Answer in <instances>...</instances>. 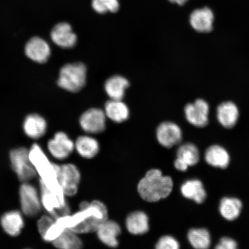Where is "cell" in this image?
<instances>
[{
	"label": "cell",
	"mask_w": 249,
	"mask_h": 249,
	"mask_svg": "<svg viewBox=\"0 0 249 249\" xmlns=\"http://www.w3.org/2000/svg\"><path fill=\"white\" fill-rule=\"evenodd\" d=\"M80 210L70 215L57 220L64 229L77 234L96 232L99 226L108 219V211L104 203L99 200L83 201L79 205Z\"/></svg>",
	"instance_id": "cell-1"
},
{
	"label": "cell",
	"mask_w": 249,
	"mask_h": 249,
	"mask_svg": "<svg viewBox=\"0 0 249 249\" xmlns=\"http://www.w3.org/2000/svg\"><path fill=\"white\" fill-rule=\"evenodd\" d=\"M174 183L169 176H164L160 170H149L138 185V192L143 200L156 202L166 198L173 191Z\"/></svg>",
	"instance_id": "cell-2"
},
{
	"label": "cell",
	"mask_w": 249,
	"mask_h": 249,
	"mask_svg": "<svg viewBox=\"0 0 249 249\" xmlns=\"http://www.w3.org/2000/svg\"><path fill=\"white\" fill-rule=\"evenodd\" d=\"M87 68L82 62L65 65L61 68L57 81L61 88L71 92H77L85 86Z\"/></svg>",
	"instance_id": "cell-3"
},
{
	"label": "cell",
	"mask_w": 249,
	"mask_h": 249,
	"mask_svg": "<svg viewBox=\"0 0 249 249\" xmlns=\"http://www.w3.org/2000/svg\"><path fill=\"white\" fill-rule=\"evenodd\" d=\"M9 160L12 170L21 182H31L38 176L29 158V149L15 148L9 152Z\"/></svg>",
	"instance_id": "cell-4"
},
{
	"label": "cell",
	"mask_w": 249,
	"mask_h": 249,
	"mask_svg": "<svg viewBox=\"0 0 249 249\" xmlns=\"http://www.w3.org/2000/svg\"><path fill=\"white\" fill-rule=\"evenodd\" d=\"M20 211L26 217L38 216L43 209L39 190L30 182H21L18 189Z\"/></svg>",
	"instance_id": "cell-5"
},
{
	"label": "cell",
	"mask_w": 249,
	"mask_h": 249,
	"mask_svg": "<svg viewBox=\"0 0 249 249\" xmlns=\"http://www.w3.org/2000/svg\"><path fill=\"white\" fill-rule=\"evenodd\" d=\"M29 158L40 179L45 182L57 181L58 164L51 162L40 145L34 143L31 145Z\"/></svg>",
	"instance_id": "cell-6"
},
{
	"label": "cell",
	"mask_w": 249,
	"mask_h": 249,
	"mask_svg": "<svg viewBox=\"0 0 249 249\" xmlns=\"http://www.w3.org/2000/svg\"><path fill=\"white\" fill-rule=\"evenodd\" d=\"M57 180L62 194L65 197H73L77 194L81 180L80 170L75 164H59Z\"/></svg>",
	"instance_id": "cell-7"
},
{
	"label": "cell",
	"mask_w": 249,
	"mask_h": 249,
	"mask_svg": "<svg viewBox=\"0 0 249 249\" xmlns=\"http://www.w3.org/2000/svg\"><path fill=\"white\" fill-rule=\"evenodd\" d=\"M47 150L50 155L58 161L67 160L74 149V142L66 133L58 132L47 142Z\"/></svg>",
	"instance_id": "cell-8"
},
{
	"label": "cell",
	"mask_w": 249,
	"mask_h": 249,
	"mask_svg": "<svg viewBox=\"0 0 249 249\" xmlns=\"http://www.w3.org/2000/svg\"><path fill=\"white\" fill-rule=\"evenodd\" d=\"M107 116L104 110L98 108L89 109L81 116L79 123L86 133L90 135L101 133L106 129Z\"/></svg>",
	"instance_id": "cell-9"
},
{
	"label": "cell",
	"mask_w": 249,
	"mask_h": 249,
	"mask_svg": "<svg viewBox=\"0 0 249 249\" xmlns=\"http://www.w3.org/2000/svg\"><path fill=\"white\" fill-rule=\"evenodd\" d=\"M184 110L186 120L192 125L198 127L207 125L210 106L204 99H197L194 103L186 105Z\"/></svg>",
	"instance_id": "cell-10"
},
{
	"label": "cell",
	"mask_w": 249,
	"mask_h": 249,
	"mask_svg": "<svg viewBox=\"0 0 249 249\" xmlns=\"http://www.w3.org/2000/svg\"><path fill=\"white\" fill-rule=\"evenodd\" d=\"M157 138L162 147L171 148L182 141V132L176 123L166 121L161 123L157 129Z\"/></svg>",
	"instance_id": "cell-11"
},
{
	"label": "cell",
	"mask_w": 249,
	"mask_h": 249,
	"mask_svg": "<svg viewBox=\"0 0 249 249\" xmlns=\"http://www.w3.org/2000/svg\"><path fill=\"white\" fill-rule=\"evenodd\" d=\"M24 217L19 210L6 212L0 217V226L6 234L12 238L18 237L24 228Z\"/></svg>",
	"instance_id": "cell-12"
},
{
	"label": "cell",
	"mask_w": 249,
	"mask_h": 249,
	"mask_svg": "<svg viewBox=\"0 0 249 249\" xmlns=\"http://www.w3.org/2000/svg\"><path fill=\"white\" fill-rule=\"evenodd\" d=\"M214 17L210 8L196 9L190 16L189 21L192 27L197 32L210 33L213 30Z\"/></svg>",
	"instance_id": "cell-13"
},
{
	"label": "cell",
	"mask_w": 249,
	"mask_h": 249,
	"mask_svg": "<svg viewBox=\"0 0 249 249\" xmlns=\"http://www.w3.org/2000/svg\"><path fill=\"white\" fill-rule=\"evenodd\" d=\"M51 50L48 43L39 37H33L25 46V53L31 60L45 63L51 55Z\"/></svg>",
	"instance_id": "cell-14"
},
{
	"label": "cell",
	"mask_w": 249,
	"mask_h": 249,
	"mask_svg": "<svg viewBox=\"0 0 249 249\" xmlns=\"http://www.w3.org/2000/svg\"><path fill=\"white\" fill-rule=\"evenodd\" d=\"M96 232L99 240L107 247L115 248L119 245L118 237L121 234V228L116 221L106 220L99 226Z\"/></svg>",
	"instance_id": "cell-15"
},
{
	"label": "cell",
	"mask_w": 249,
	"mask_h": 249,
	"mask_svg": "<svg viewBox=\"0 0 249 249\" xmlns=\"http://www.w3.org/2000/svg\"><path fill=\"white\" fill-rule=\"evenodd\" d=\"M51 38L56 45L64 49H70L75 46L77 36L70 24L60 23L52 30Z\"/></svg>",
	"instance_id": "cell-16"
},
{
	"label": "cell",
	"mask_w": 249,
	"mask_h": 249,
	"mask_svg": "<svg viewBox=\"0 0 249 249\" xmlns=\"http://www.w3.org/2000/svg\"><path fill=\"white\" fill-rule=\"evenodd\" d=\"M23 128L27 138L38 140L45 135L48 129V124L45 118L40 115L31 114L25 118Z\"/></svg>",
	"instance_id": "cell-17"
},
{
	"label": "cell",
	"mask_w": 249,
	"mask_h": 249,
	"mask_svg": "<svg viewBox=\"0 0 249 249\" xmlns=\"http://www.w3.org/2000/svg\"><path fill=\"white\" fill-rule=\"evenodd\" d=\"M37 229L43 241L51 243L64 229L53 217L47 213L39 217Z\"/></svg>",
	"instance_id": "cell-18"
},
{
	"label": "cell",
	"mask_w": 249,
	"mask_h": 249,
	"mask_svg": "<svg viewBox=\"0 0 249 249\" xmlns=\"http://www.w3.org/2000/svg\"><path fill=\"white\" fill-rule=\"evenodd\" d=\"M216 116L221 125L225 128H232L239 120L238 107L233 102H224L218 106Z\"/></svg>",
	"instance_id": "cell-19"
},
{
	"label": "cell",
	"mask_w": 249,
	"mask_h": 249,
	"mask_svg": "<svg viewBox=\"0 0 249 249\" xmlns=\"http://www.w3.org/2000/svg\"><path fill=\"white\" fill-rule=\"evenodd\" d=\"M125 225L127 231L134 235H144L149 230V217L144 212L136 211L127 216Z\"/></svg>",
	"instance_id": "cell-20"
},
{
	"label": "cell",
	"mask_w": 249,
	"mask_h": 249,
	"mask_svg": "<svg viewBox=\"0 0 249 249\" xmlns=\"http://www.w3.org/2000/svg\"><path fill=\"white\" fill-rule=\"evenodd\" d=\"M180 192L186 198L202 204L206 200L207 192L200 180L192 179L186 180L180 186Z\"/></svg>",
	"instance_id": "cell-21"
},
{
	"label": "cell",
	"mask_w": 249,
	"mask_h": 249,
	"mask_svg": "<svg viewBox=\"0 0 249 249\" xmlns=\"http://www.w3.org/2000/svg\"><path fill=\"white\" fill-rule=\"evenodd\" d=\"M74 149L81 157L91 160L98 154L100 146L97 140L89 135H83L76 140Z\"/></svg>",
	"instance_id": "cell-22"
},
{
	"label": "cell",
	"mask_w": 249,
	"mask_h": 249,
	"mask_svg": "<svg viewBox=\"0 0 249 249\" xmlns=\"http://www.w3.org/2000/svg\"><path fill=\"white\" fill-rule=\"evenodd\" d=\"M205 160L212 166L226 169L230 163V157L225 148L219 145H213L205 151Z\"/></svg>",
	"instance_id": "cell-23"
},
{
	"label": "cell",
	"mask_w": 249,
	"mask_h": 249,
	"mask_svg": "<svg viewBox=\"0 0 249 249\" xmlns=\"http://www.w3.org/2000/svg\"><path fill=\"white\" fill-rule=\"evenodd\" d=\"M104 111L107 117L116 123H123L129 117V109L122 100L110 99L106 103Z\"/></svg>",
	"instance_id": "cell-24"
},
{
	"label": "cell",
	"mask_w": 249,
	"mask_h": 249,
	"mask_svg": "<svg viewBox=\"0 0 249 249\" xmlns=\"http://www.w3.org/2000/svg\"><path fill=\"white\" fill-rule=\"evenodd\" d=\"M51 244L59 249H80L83 247V242L79 234L68 229L62 230Z\"/></svg>",
	"instance_id": "cell-25"
},
{
	"label": "cell",
	"mask_w": 249,
	"mask_h": 249,
	"mask_svg": "<svg viewBox=\"0 0 249 249\" xmlns=\"http://www.w3.org/2000/svg\"><path fill=\"white\" fill-rule=\"evenodd\" d=\"M129 86V82L122 76L115 75L107 80L105 84V89L110 99L122 100L125 90Z\"/></svg>",
	"instance_id": "cell-26"
},
{
	"label": "cell",
	"mask_w": 249,
	"mask_h": 249,
	"mask_svg": "<svg viewBox=\"0 0 249 249\" xmlns=\"http://www.w3.org/2000/svg\"><path fill=\"white\" fill-rule=\"evenodd\" d=\"M242 207V202L239 199L224 197L220 202L219 213L225 219L234 220L240 215Z\"/></svg>",
	"instance_id": "cell-27"
},
{
	"label": "cell",
	"mask_w": 249,
	"mask_h": 249,
	"mask_svg": "<svg viewBox=\"0 0 249 249\" xmlns=\"http://www.w3.org/2000/svg\"><path fill=\"white\" fill-rule=\"evenodd\" d=\"M188 241L193 248L207 249L211 245V234L205 229H192L188 233Z\"/></svg>",
	"instance_id": "cell-28"
},
{
	"label": "cell",
	"mask_w": 249,
	"mask_h": 249,
	"mask_svg": "<svg viewBox=\"0 0 249 249\" xmlns=\"http://www.w3.org/2000/svg\"><path fill=\"white\" fill-rule=\"evenodd\" d=\"M177 158L184 161L189 166H194L200 160V152L197 146L187 142L180 146L177 151Z\"/></svg>",
	"instance_id": "cell-29"
},
{
	"label": "cell",
	"mask_w": 249,
	"mask_h": 249,
	"mask_svg": "<svg viewBox=\"0 0 249 249\" xmlns=\"http://www.w3.org/2000/svg\"><path fill=\"white\" fill-rule=\"evenodd\" d=\"M92 7L98 13L104 14L108 12H117L120 5L118 0H92Z\"/></svg>",
	"instance_id": "cell-30"
},
{
	"label": "cell",
	"mask_w": 249,
	"mask_h": 249,
	"mask_svg": "<svg viewBox=\"0 0 249 249\" xmlns=\"http://www.w3.org/2000/svg\"><path fill=\"white\" fill-rule=\"evenodd\" d=\"M179 248L178 241L171 235L161 236L155 245V248L157 249H178Z\"/></svg>",
	"instance_id": "cell-31"
},
{
	"label": "cell",
	"mask_w": 249,
	"mask_h": 249,
	"mask_svg": "<svg viewBox=\"0 0 249 249\" xmlns=\"http://www.w3.org/2000/svg\"><path fill=\"white\" fill-rule=\"evenodd\" d=\"M237 247V243L234 239L229 237H223L220 239L215 248L216 249H235Z\"/></svg>",
	"instance_id": "cell-32"
},
{
	"label": "cell",
	"mask_w": 249,
	"mask_h": 249,
	"mask_svg": "<svg viewBox=\"0 0 249 249\" xmlns=\"http://www.w3.org/2000/svg\"><path fill=\"white\" fill-rule=\"evenodd\" d=\"M174 167L177 170L179 171H186L188 169V164L178 158H177L174 161Z\"/></svg>",
	"instance_id": "cell-33"
},
{
	"label": "cell",
	"mask_w": 249,
	"mask_h": 249,
	"mask_svg": "<svg viewBox=\"0 0 249 249\" xmlns=\"http://www.w3.org/2000/svg\"><path fill=\"white\" fill-rule=\"evenodd\" d=\"M169 1L173 3H176L179 5H182L185 4L188 0H169Z\"/></svg>",
	"instance_id": "cell-34"
}]
</instances>
